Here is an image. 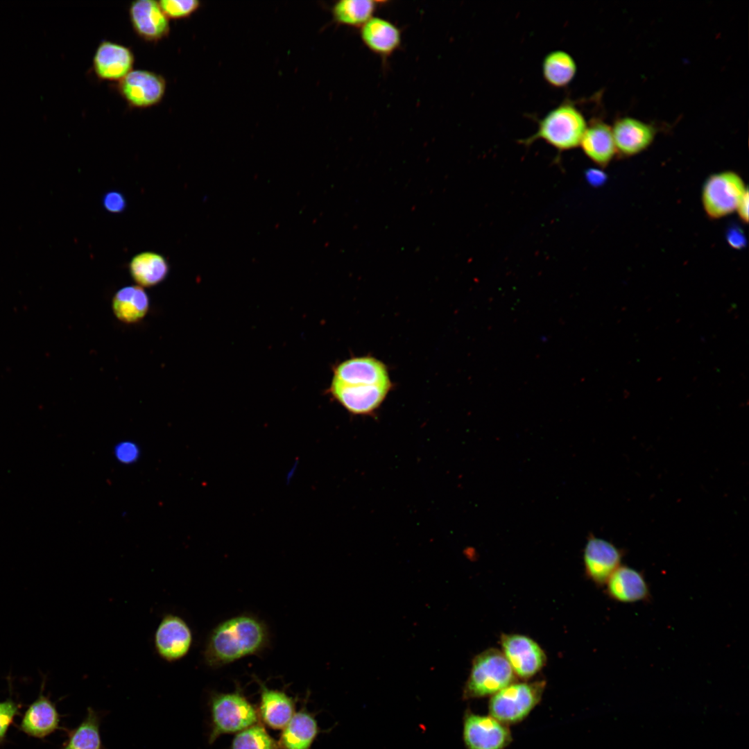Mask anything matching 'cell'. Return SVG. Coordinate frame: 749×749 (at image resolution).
Here are the masks:
<instances>
[{"mask_svg": "<svg viewBox=\"0 0 749 749\" xmlns=\"http://www.w3.org/2000/svg\"><path fill=\"white\" fill-rule=\"evenodd\" d=\"M269 643L265 623L250 614L230 618L209 634L203 651L205 663L218 668L262 652Z\"/></svg>", "mask_w": 749, "mask_h": 749, "instance_id": "1", "label": "cell"}, {"mask_svg": "<svg viewBox=\"0 0 749 749\" xmlns=\"http://www.w3.org/2000/svg\"><path fill=\"white\" fill-rule=\"evenodd\" d=\"M587 123L571 100H565L537 120V130L520 144L527 146L543 140L559 152L579 146Z\"/></svg>", "mask_w": 749, "mask_h": 749, "instance_id": "2", "label": "cell"}, {"mask_svg": "<svg viewBox=\"0 0 749 749\" xmlns=\"http://www.w3.org/2000/svg\"><path fill=\"white\" fill-rule=\"evenodd\" d=\"M209 705L210 744L221 735L238 733L259 721L257 707L251 703L239 687L232 692L212 693Z\"/></svg>", "mask_w": 749, "mask_h": 749, "instance_id": "3", "label": "cell"}, {"mask_svg": "<svg viewBox=\"0 0 749 749\" xmlns=\"http://www.w3.org/2000/svg\"><path fill=\"white\" fill-rule=\"evenodd\" d=\"M509 663L497 648L486 649L476 655L463 690V698L470 700L492 696L516 682Z\"/></svg>", "mask_w": 749, "mask_h": 749, "instance_id": "4", "label": "cell"}, {"mask_svg": "<svg viewBox=\"0 0 749 749\" xmlns=\"http://www.w3.org/2000/svg\"><path fill=\"white\" fill-rule=\"evenodd\" d=\"M545 685L544 680L511 683L491 696L490 715L505 725L521 722L541 700Z\"/></svg>", "mask_w": 749, "mask_h": 749, "instance_id": "5", "label": "cell"}, {"mask_svg": "<svg viewBox=\"0 0 749 749\" xmlns=\"http://www.w3.org/2000/svg\"><path fill=\"white\" fill-rule=\"evenodd\" d=\"M748 191L743 180L736 172L725 171L710 175L702 189L701 200L706 214L718 219L735 212Z\"/></svg>", "mask_w": 749, "mask_h": 749, "instance_id": "6", "label": "cell"}, {"mask_svg": "<svg viewBox=\"0 0 749 749\" xmlns=\"http://www.w3.org/2000/svg\"><path fill=\"white\" fill-rule=\"evenodd\" d=\"M501 652L516 677L528 680L540 671L546 663V655L533 639L519 634H503L500 638Z\"/></svg>", "mask_w": 749, "mask_h": 749, "instance_id": "7", "label": "cell"}, {"mask_svg": "<svg viewBox=\"0 0 749 749\" xmlns=\"http://www.w3.org/2000/svg\"><path fill=\"white\" fill-rule=\"evenodd\" d=\"M463 739L467 749H504L510 743L512 735L507 725L490 715L467 710L463 720Z\"/></svg>", "mask_w": 749, "mask_h": 749, "instance_id": "8", "label": "cell"}, {"mask_svg": "<svg viewBox=\"0 0 749 749\" xmlns=\"http://www.w3.org/2000/svg\"><path fill=\"white\" fill-rule=\"evenodd\" d=\"M166 88L165 78L145 69L132 70L118 82L117 91L127 103L135 108H148L159 104Z\"/></svg>", "mask_w": 749, "mask_h": 749, "instance_id": "9", "label": "cell"}, {"mask_svg": "<svg viewBox=\"0 0 749 749\" xmlns=\"http://www.w3.org/2000/svg\"><path fill=\"white\" fill-rule=\"evenodd\" d=\"M193 642L192 632L180 616L166 614L161 619L154 635L157 654L163 660L174 662L189 653Z\"/></svg>", "mask_w": 749, "mask_h": 749, "instance_id": "10", "label": "cell"}, {"mask_svg": "<svg viewBox=\"0 0 749 749\" xmlns=\"http://www.w3.org/2000/svg\"><path fill=\"white\" fill-rule=\"evenodd\" d=\"M392 384L349 385L332 379L328 392L345 410L354 415H369L386 399Z\"/></svg>", "mask_w": 749, "mask_h": 749, "instance_id": "11", "label": "cell"}, {"mask_svg": "<svg viewBox=\"0 0 749 749\" xmlns=\"http://www.w3.org/2000/svg\"><path fill=\"white\" fill-rule=\"evenodd\" d=\"M623 556V550L610 542L590 535L583 550L587 576L597 586L605 585L611 575L622 565Z\"/></svg>", "mask_w": 749, "mask_h": 749, "instance_id": "12", "label": "cell"}, {"mask_svg": "<svg viewBox=\"0 0 749 749\" xmlns=\"http://www.w3.org/2000/svg\"><path fill=\"white\" fill-rule=\"evenodd\" d=\"M128 14L133 31L142 40L157 42L169 35V19L164 13L158 1H132L129 6Z\"/></svg>", "mask_w": 749, "mask_h": 749, "instance_id": "13", "label": "cell"}, {"mask_svg": "<svg viewBox=\"0 0 749 749\" xmlns=\"http://www.w3.org/2000/svg\"><path fill=\"white\" fill-rule=\"evenodd\" d=\"M134 63L135 55L130 48L103 40L96 49L92 67L99 79L119 82L132 70Z\"/></svg>", "mask_w": 749, "mask_h": 749, "instance_id": "14", "label": "cell"}, {"mask_svg": "<svg viewBox=\"0 0 749 749\" xmlns=\"http://www.w3.org/2000/svg\"><path fill=\"white\" fill-rule=\"evenodd\" d=\"M333 371V379L345 384H392L385 364L371 356L347 359L334 367Z\"/></svg>", "mask_w": 749, "mask_h": 749, "instance_id": "15", "label": "cell"}, {"mask_svg": "<svg viewBox=\"0 0 749 749\" xmlns=\"http://www.w3.org/2000/svg\"><path fill=\"white\" fill-rule=\"evenodd\" d=\"M605 585L609 598L618 603L648 602L651 599L643 572L627 565L619 567Z\"/></svg>", "mask_w": 749, "mask_h": 749, "instance_id": "16", "label": "cell"}, {"mask_svg": "<svg viewBox=\"0 0 749 749\" xmlns=\"http://www.w3.org/2000/svg\"><path fill=\"white\" fill-rule=\"evenodd\" d=\"M612 130L617 153L624 156H633L646 150L656 132L651 124L630 117L617 119Z\"/></svg>", "mask_w": 749, "mask_h": 749, "instance_id": "17", "label": "cell"}, {"mask_svg": "<svg viewBox=\"0 0 749 749\" xmlns=\"http://www.w3.org/2000/svg\"><path fill=\"white\" fill-rule=\"evenodd\" d=\"M259 702L257 707L259 720L267 727L282 730L295 714V703L284 691L270 689L256 678Z\"/></svg>", "mask_w": 749, "mask_h": 749, "instance_id": "18", "label": "cell"}, {"mask_svg": "<svg viewBox=\"0 0 749 749\" xmlns=\"http://www.w3.org/2000/svg\"><path fill=\"white\" fill-rule=\"evenodd\" d=\"M579 146L584 154L601 167L606 166L617 153L612 127L599 119L588 123Z\"/></svg>", "mask_w": 749, "mask_h": 749, "instance_id": "19", "label": "cell"}, {"mask_svg": "<svg viewBox=\"0 0 749 749\" xmlns=\"http://www.w3.org/2000/svg\"><path fill=\"white\" fill-rule=\"evenodd\" d=\"M38 698L25 712L19 729L26 734L42 739L59 728L60 715L55 704L43 693L44 683Z\"/></svg>", "mask_w": 749, "mask_h": 749, "instance_id": "20", "label": "cell"}, {"mask_svg": "<svg viewBox=\"0 0 749 749\" xmlns=\"http://www.w3.org/2000/svg\"><path fill=\"white\" fill-rule=\"evenodd\" d=\"M360 37L366 47L382 58L391 55L399 49V29L390 21L372 17L360 28Z\"/></svg>", "mask_w": 749, "mask_h": 749, "instance_id": "21", "label": "cell"}, {"mask_svg": "<svg viewBox=\"0 0 749 749\" xmlns=\"http://www.w3.org/2000/svg\"><path fill=\"white\" fill-rule=\"evenodd\" d=\"M319 733L320 729L315 716L304 706L300 711L295 712L282 729L277 741L278 748L311 749Z\"/></svg>", "mask_w": 749, "mask_h": 749, "instance_id": "22", "label": "cell"}, {"mask_svg": "<svg viewBox=\"0 0 749 749\" xmlns=\"http://www.w3.org/2000/svg\"><path fill=\"white\" fill-rule=\"evenodd\" d=\"M148 307V297L139 286L121 288L113 297V312L116 317L123 322H138L145 316Z\"/></svg>", "mask_w": 749, "mask_h": 749, "instance_id": "23", "label": "cell"}, {"mask_svg": "<svg viewBox=\"0 0 749 749\" xmlns=\"http://www.w3.org/2000/svg\"><path fill=\"white\" fill-rule=\"evenodd\" d=\"M129 270L139 286L149 287L165 279L169 273V264L165 257L158 253L143 252L131 259Z\"/></svg>", "mask_w": 749, "mask_h": 749, "instance_id": "24", "label": "cell"}, {"mask_svg": "<svg viewBox=\"0 0 749 749\" xmlns=\"http://www.w3.org/2000/svg\"><path fill=\"white\" fill-rule=\"evenodd\" d=\"M542 71L544 79L550 86L563 88L574 78L577 65L569 53L563 50H554L544 56Z\"/></svg>", "mask_w": 749, "mask_h": 749, "instance_id": "25", "label": "cell"}, {"mask_svg": "<svg viewBox=\"0 0 749 749\" xmlns=\"http://www.w3.org/2000/svg\"><path fill=\"white\" fill-rule=\"evenodd\" d=\"M378 1L371 0H341L332 8L335 21L340 24L361 27L373 16Z\"/></svg>", "mask_w": 749, "mask_h": 749, "instance_id": "26", "label": "cell"}, {"mask_svg": "<svg viewBox=\"0 0 749 749\" xmlns=\"http://www.w3.org/2000/svg\"><path fill=\"white\" fill-rule=\"evenodd\" d=\"M61 749H103L99 733V717L89 707L85 718L69 734Z\"/></svg>", "mask_w": 749, "mask_h": 749, "instance_id": "27", "label": "cell"}, {"mask_svg": "<svg viewBox=\"0 0 749 749\" xmlns=\"http://www.w3.org/2000/svg\"><path fill=\"white\" fill-rule=\"evenodd\" d=\"M228 749H279L277 741L261 723H256L234 736Z\"/></svg>", "mask_w": 749, "mask_h": 749, "instance_id": "28", "label": "cell"}, {"mask_svg": "<svg viewBox=\"0 0 749 749\" xmlns=\"http://www.w3.org/2000/svg\"><path fill=\"white\" fill-rule=\"evenodd\" d=\"M158 3L166 16L172 19L189 17L200 6L196 0H162Z\"/></svg>", "mask_w": 749, "mask_h": 749, "instance_id": "29", "label": "cell"}, {"mask_svg": "<svg viewBox=\"0 0 749 749\" xmlns=\"http://www.w3.org/2000/svg\"><path fill=\"white\" fill-rule=\"evenodd\" d=\"M19 709L20 705L12 698L0 702V744L4 742L14 718L19 714Z\"/></svg>", "mask_w": 749, "mask_h": 749, "instance_id": "30", "label": "cell"}, {"mask_svg": "<svg viewBox=\"0 0 749 749\" xmlns=\"http://www.w3.org/2000/svg\"><path fill=\"white\" fill-rule=\"evenodd\" d=\"M114 455L119 462L124 464H130L138 459L139 449L136 444L132 442H121L116 445Z\"/></svg>", "mask_w": 749, "mask_h": 749, "instance_id": "31", "label": "cell"}, {"mask_svg": "<svg viewBox=\"0 0 749 749\" xmlns=\"http://www.w3.org/2000/svg\"><path fill=\"white\" fill-rule=\"evenodd\" d=\"M103 205L107 211L112 213H119L125 209L126 201L121 193L117 191H110L104 195Z\"/></svg>", "mask_w": 749, "mask_h": 749, "instance_id": "32", "label": "cell"}, {"mask_svg": "<svg viewBox=\"0 0 749 749\" xmlns=\"http://www.w3.org/2000/svg\"><path fill=\"white\" fill-rule=\"evenodd\" d=\"M726 238L728 244L734 249H741L746 245L743 232L739 227L728 230Z\"/></svg>", "mask_w": 749, "mask_h": 749, "instance_id": "33", "label": "cell"}, {"mask_svg": "<svg viewBox=\"0 0 749 749\" xmlns=\"http://www.w3.org/2000/svg\"><path fill=\"white\" fill-rule=\"evenodd\" d=\"M748 205L749 194L748 190L740 200L736 210L739 218L744 223L748 221Z\"/></svg>", "mask_w": 749, "mask_h": 749, "instance_id": "34", "label": "cell"}]
</instances>
